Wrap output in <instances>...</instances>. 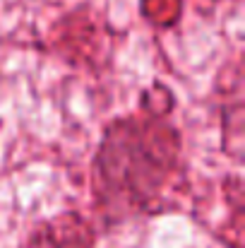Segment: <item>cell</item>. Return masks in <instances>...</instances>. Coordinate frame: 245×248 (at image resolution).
<instances>
[{
	"mask_svg": "<svg viewBox=\"0 0 245 248\" xmlns=\"http://www.w3.org/2000/svg\"><path fill=\"white\" fill-rule=\"evenodd\" d=\"M180 138L175 128L161 123H140L137 118L113 121L101 140L94 169L99 195L123 198L130 207L144 210L161 193L175 164Z\"/></svg>",
	"mask_w": 245,
	"mask_h": 248,
	"instance_id": "6da1fadb",
	"label": "cell"
}]
</instances>
